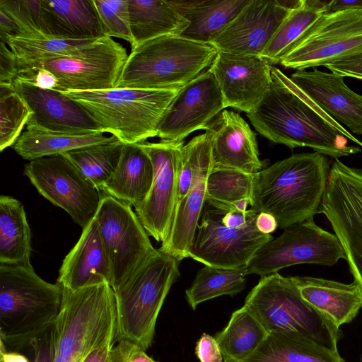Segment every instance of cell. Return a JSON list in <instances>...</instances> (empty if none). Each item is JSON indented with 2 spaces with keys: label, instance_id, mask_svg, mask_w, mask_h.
I'll return each instance as SVG.
<instances>
[{
  "label": "cell",
  "instance_id": "1",
  "mask_svg": "<svg viewBox=\"0 0 362 362\" xmlns=\"http://www.w3.org/2000/svg\"><path fill=\"white\" fill-rule=\"evenodd\" d=\"M272 77L268 92L247 114L260 134L291 149L308 147L335 159L362 151V141L329 117L273 66Z\"/></svg>",
  "mask_w": 362,
  "mask_h": 362
},
{
  "label": "cell",
  "instance_id": "2",
  "mask_svg": "<svg viewBox=\"0 0 362 362\" xmlns=\"http://www.w3.org/2000/svg\"><path fill=\"white\" fill-rule=\"evenodd\" d=\"M323 154L302 153L255 173L251 207L272 215L285 229L320 214L329 174Z\"/></svg>",
  "mask_w": 362,
  "mask_h": 362
},
{
  "label": "cell",
  "instance_id": "3",
  "mask_svg": "<svg viewBox=\"0 0 362 362\" xmlns=\"http://www.w3.org/2000/svg\"><path fill=\"white\" fill-rule=\"evenodd\" d=\"M63 287L41 279L31 264H0V340L21 349L53 326Z\"/></svg>",
  "mask_w": 362,
  "mask_h": 362
},
{
  "label": "cell",
  "instance_id": "4",
  "mask_svg": "<svg viewBox=\"0 0 362 362\" xmlns=\"http://www.w3.org/2000/svg\"><path fill=\"white\" fill-rule=\"evenodd\" d=\"M179 262L157 249L113 288L117 341H129L144 351L151 346L159 313L180 276Z\"/></svg>",
  "mask_w": 362,
  "mask_h": 362
},
{
  "label": "cell",
  "instance_id": "5",
  "mask_svg": "<svg viewBox=\"0 0 362 362\" xmlns=\"http://www.w3.org/2000/svg\"><path fill=\"white\" fill-rule=\"evenodd\" d=\"M217 53L180 36L148 40L132 49L115 88L180 89L210 67Z\"/></svg>",
  "mask_w": 362,
  "mask_h": 362
},
{
  "label": "cell",
  "instance_id": "6",
  "mask_svg": "<svg viewBox=\"0 0 362 362\" xmlns=\"http://www.w3.org/2000/svg\"><path fill=\"white\" fill-rule=\"evenodd\" d=\"M259 211H240L206 198L189 257L221 269L247 267L257 251L273 237L256 226Z\"/></svg>",
  "mask_w": 362,
  "mask_h": 362
},
{
  "label": "cell",
  "instance_id": "7",
  "mask_svg": "<svg viewBox=\"0 0 362 362\" xmlns=\"http://www.w3.org/2000/svg\"><path fill=\"white\" fill-rule=\"evenodd\" d=\"M178 90L114 88L62 93L83 106L104 133L124 144H141L157 136L161 119Z\"/></svg>",
  "mask_w": 362,
  "mask_h": 362
},
{
  "label": "cell",
  "instance_id": "8",
  "mask_svg": "<svg viewBox=\"0 0 362 362\" xmlns=\"http://www.w3.org/2000/svg\"><path fill=\"white\" fill-rule=\"evenodd\" d=\"M53 362H81L93 349L116 339V307L108 283L76 291L63 288L60 313L54 323Z\"/></svg>",
  "mask_w": 362,
  "mask_h": 362
},
{
  "label": "cell",
  "instance_id": "9",
  "mask_svg": "<svg viewBox=\"0 0 362 362\" xmlns=\"http://www.w3.org/2000/svg\"><path fill=\"white\" fill-rule=\"evenodd\" d=\"M244 305L268 333L299 332L338 351L340 329L303 299L291 276L285 277L279 272L262 276L247 296Z\"/></svg>",
  "mask_w": 362,
  "mask_h": 362
},
{
  "label": "cell",
  "instance_id": "10",
  "mask_svg": "<svg viewBox=\"0 0 362 362\" xmlns=\"http://www.w3.org/2000/svg\"><path fill=\"white\" fill-rule=\"evenodd\" d=\"M341 259L346 260V254L337 235L310 218L285 228L280 236L262 245L247 272L263 276L295 264L332 266Z\"/></svg>",
  "mask_w": 362,
  "mask_h": 362
},
{
  "label": "cell",
  "instance_id": "11",
  "mask_svg": "<svg viewBox=\"0 0 362 362\" xmlns=\"http://www.w3.org/2000/svg\"><path fill=\"white\" fill-rule=\"evenodd\" d=\"M95 218L109 262L110 285L116 288L157 249L132 206L112 196L101 194Z\"/></svg>",
  "mask_w": 362,
  "mask_h": 362
},
{
  "label": "cell",
  "instance_id": "12",
  "mask_svg": "<svg viewBox=\"0 0 362 362\" xmlns=\"http://www.w3.org/2000/svg\"><path fill=\"white\" fill-rule=\"evenodd\" d=\"M362 52V9L322 14L279 64L297 71L326 66Z\"/></svg>",
  "mask_w": 362,
  "mask_h": 362
},
{
  "label": "cell",
  "instance_id": "13",
  "mask_svg": "<svg viewBox=\"0 0 362 362\" xmlns=\"http://www.w3.org/2000/svg\"><path fill=\"white\" fill-rule=\"evenodd\" d=\"M23 173L42 197L63 209L82 229L95 218L101 192L64 154L31 160Z\"/></svg>",
  "mask_w": 362,
  "mask_h": 362
},
{
  "label": "cell",
  "instance_id": "14",
  "mask_svg": "<svg viewBox=\"0 0 362 362\" xmlns=\"http://www.w3.org/2000/svg\"><path fill=\"white\" fill-rule=\"evenodd\" d=\"M126 49L104 36L76 54L49 59L23 68L42 67L58 80L60 92L95 91L114 88L128 58Z\"/></svg>",
  "mask_w": 362,
  "mask_h": 362
},
{
  "label": "cell",
  "instance_id": "15",
  "mask_svg": "<svg viewBox=\"0 0 362 362\" xmlns=\"http://www.w3.org/2000/svg\"><path fill=\"white\" fill-rule=\"evenodd\" d=\"M141 145L151 159L154 177L147 197L134 209L148 235L163 243L168 235L176 206L184 141H145Z\"/></svg>",
  "mask_w": 362,
  "mask_h": 362
},
{
  "label": "cell",
  "instance_id": "16",
  "mask_svg": "<svg viewBox=\"0 0 362 362\" xmlns=\"http://www.w3.org/2000/svg\"><path fill=\"white\" fill-rule=\"evenodd\" d=\"M226 107L218 84L209 69L179 89L158 125L161 141H184L207 125Z\"/></svg>",
  "mask_w": 362,
  "mask_h": 362
},
{
  "label": "cell",
  "instance_id": "17",
  "mask_svg": "<svg viewBox=\"0 0 362 362\" xmlns=\"http://www.w3.org/2000/svg\"><path fill=\"white\" fill-rule=\"evenodd\" d=\"M272 66L262 56L218 52L209 69L218 84L226 107L247 114L269 90Z\"/></svg>",
  "mask_w": 362,
  "mask_h": 362
},
{
  "label": "cell",
  "instance_id": "18",
  "mask_svg": "<svg viewBox=\"0 0 362 362\" xmlns=\"http://www.w3.org/2000/svg\"><path fill=\"white\" fill-rule=\"evenodd\" d=\"M291 10L284 0H249L209 45L218 52L262 56Z\"/></svg>",
  "mask_w": 362,
  "mask_h": 362
},
{
  "label": "cell",
  "instance_id": "19",
  "mask_svg": "<svg viewBox=\"0 0 362 362\" xmlns=\"http://www.w3.org/2000/svg\"><path fill=\"white\" fill-rule=\"evenodd\" d=\"M13 84L31 111L25 127L62 133L103 132L83 106L63 93L18 79Z\"/></svg>",
  "mask_w": 362,
  "mask_h": 362
},
{
  "label": "cell",
  "instance_id": "20",
  "mask_svg": "<svg viewBox=\"0 0 362 362\" xmlns=\"http://www.w3.org/2000/svg\"><path fill=\"white\" fill-rule=\"evenodd\" d=\"M344 77L313 68L300 70L290 79L293 83L329 117L362 136V95L351 90Z\"/></svg>",
  "mask_w": 362,
  "mask_h": 362
},
{
  "label": "cell",
  "instance_id": "21",
  "mask_svg": "<svg viewBox=\"0 0 362 362\" xmlns=\"http://www.w3.org/2000/svg\"><path fill=\"white\" fill-rule=\"evenodd\" d=\"M212 134L214 167L235 169L249 174L264 169L260 160L255 132L238 113L221 111L206 127Z\"/></svg>",
  "mask_w": 362,
  "mask_h": 362
},
{
  "label": "cell",
  "instance_id": "22",
  "mask_svg": "<svg viewBox=\"0 0 362 362\" xmlns=\"http://www.w3.org/2000/svg\"><path fill=\"white\" fill-rule=\"evenodd\" d=\"M110 279L109 262L94 218L65 257L57 283L64 288L76 291L103 283L110 284Z\"/></svg>",
  "mask_w": 362,
  "mask_h": 362
},
{
  "label": "cell",
  "instance_id": "23",
  "mask_svg": "<svg viewBox=\"0 0 362 362\" xmlns=\"http://www.w3.org/2000/svg\"><path fill=\"white\" fill-rule=\"evenodd\" d=\"M303 299L335 327L351 322L362 308L358 284H343L313 276H291Z\"/></svg>",
  "mask_w": 362,
  "mask_h": 362
},
{
  "label": "cell",
  "instance_id": "24",
  "mask_svg": "<svg viewBox=\"0 0 362 362\" xmlns=\"http://www.w3.org/2000/svg\"><path fill=\"white\" fill-rule=\"evenodd\" d=\"M42 11L49 37L97 40L105 36L93 0H42Z\"/></svg>",
  "mask_w": 362,
  "mask_h": 362
},
{
  "label": "cell",
  "instance_id": "25",
  "mask_svg": "<svg viewBox=\"0 0 362 362\" xmlns=\"http://www.w3.org/2000/svg\"><path fill=\"white\" fill-rule=\"evenodd\" d=\"M153 177V163L141 144H124L118 166L100 192L136 207L147 197Z\"/></svg>",
  "mask_w": 362,
  "mask_h": 362
},
{
  "label": "cell",
  "instance_id": "26",
  "mask_svg": "<svg viewBox=\"0 0 362 362\" xmlns=\"http://www.w3.org/2000/svg\"><path fill=\"white\" fill-rule=\"evenodd\" d=\"M249 0H171L169 4L189 21L180 37L209 45Z\"/></svg>",
  "mask_w": 362,
  "mask_h": 362
},
{
  "label": "cell",
  "instance_id": "27",
  "mask_svg": "<svg viewBox=\"0 0 362 362\" xmlns=\"http://www.w3.org/2000/svg\"><path fill=\"white\" fill-rule=\"evenodd\" d=\"M243 362H345L338 351L296 332H272Z\"/></svg>",
  "mask_w": 362,
  "mask_h": 362
},
{
  "label": "cell",
  "instance_id": "28",
  "mask_svg": "<svg viewBox=\"0 0 362 362\" xmlns=\"http://www.w3.org/2000/svg\"><path fill=\"white\" fill-rule=\"evenodd\" d=\"M211 168L202 171L175 209L168 235L158 249L179 262L189 257L194 233L206 198V179Z\"/></svg>",
  "mask_w": 362,
  "mask_h": 362
},
{
  "label": "cell",
  "instance_id": "29",
  "mask_svg": "<svg viewBox=\"0 0 362 362\" xmlns=\"http://www.w3.org/2000/svg\"><path fill=\"white\" fill-rule=\"evenodd\" d=\"M132 49L163 36H180L188 27L183 18L165 0H127Z\"/></svg>",
  "mask_w": 362,
  "mask_h": 362
},
{
  "label": "cell",
  "instance_id": "30",
  "mask_svg": "<svg viewBox=\"0 0 362 362\" xmlns=\"http://www.w3.org/2000/svg\"><path fill=\"white\" fill-rule=\"evenodd\" d=\"M104 134L103 132L62 133L25 127L12 147L23 159L31 161L105 143L112 139V135L107 137Z\"/></svg>",
  "mask_w": 362,
  "mask_h": 362
},
{
  "label": "cell",
  "instance_id": "31",
  "mask_svg": "<svg viewBox=\"0 0 362 362\" xmlns=\"http://www.w3.org/2000/svg\"><path fill=\"white\" fill-rule=\"evenodd\" d=\"M31 231L23 205L8 195L0 197V264H30Z\"/></svg>",
  "mask_w": 362,
  "mask_h": 362
},
{
  "label": "cell",
  "instance_id": "32",
  "mask_svg": "<svg viewBox=\"0 0 362 362\" xmlns=\"http://www.w3.org/2000/svg\"><path fill=\"white\" fill-rule=\"evenodd\" d=\"M269 333L245 305L234 311L227 325L214 337L225 362H243L262 344Z\"/></svg>",
  "mask_w": 362,
  "mask_h": 362
},
{
  "label": "cell",
  "instance_id": "33",
  "mask_svg": "<svg viewBox=\"0 0 362 362\" xmlns=\"http://www.w3.org/2000/svg\"><path fill=\"white\" fill-rule=\"evenodd\" d=\"M330 1L302 0L279 26L262 57L279 64L303 33L325 13Z\"/></svg>",
  "mask_w": 362,
  "mask_h": 362
},
{
  "label": "cell",
  "instance_id": "34",
  "mask_svg": "<svg viewBox=\"0 0 362 362\" xmlns=\"http://www.w3.org/2000/svg\"><path fill=\"white\" fill-rule=\"evenodd\" d=\"M123 146L124 143L113 136L109 141L63 154L101 192L118 166Z\"/></svg>",
  "mask_w": 362,
  "mask_h": 362
},
{
  "label": "cell",
  "instance_id": "35",
  "mask_svg": "<svg viewBox=\"0 0 362 362\" xmlns=\"http://www.w3.org/2000/svg\"><path fill=\"white\" fill-rule=\"evenodd\" d=\"M247 275V267L228 269L205 265L185 291L186 300L194 310L209 300L226 295L233 296L245 288Z\"/></svg>",
  "mask_w": 362,
  "mask_h": 362
},
{
  "label": "cell",
  "instance_id": "36",
  "mask_svg": "<svg viewBox=\"0 0 362 362\" xmlns=\"http://www.w3.org/2000/svg\"><path fill=\"white\" fill-rule=\"evenodd\" d=\"M97 40L14 37L9 40L7 45L16 56L18 66L21 68L76 54Z\"/></svg>",
  "mask_w": 362,
  "mask_h": 362
},
{
  "label": "cell",
  "instance_id": "37",
  "mask_svg": "<svg viewBox=\"0 0 362 362\" xmlns=\"http://www.w3.org/2000/svg\"><path fill=\"white\" fill-rule=\"evenodd\" d=\"M254 175L214 166L206 179V199L227 205L244 199L252 203Z\"/></svg>",
  "mask_w": 362,
  "mask_h": 362
},
{
  "label": "cell",
  "instance_id": "38",
  "mask_svg": "<svg viewBox=\"0 0 362 362\" xmlns=\"http://www.w3.org/2000/svg\"><path fill=\"white\" fill-rule=\"evenodd\" d=\"M31 111L13 84H0V151L13 146L26 126Z\"/></svg>",
  "mask_w": 362,
  "mask_h": 362
},
{
  "label": "cell",
  "instance_id": "39",
  "mask_svg": "<svg viewBox=\"0 0 362 362\" xmlns=\"http://www.w3.org/2000/svg\"><path fill=\"white\" fill-rule=\"evenodd\" d=\"M0 10L19 25L25 38L49 37L42 16V0H0Z\"/></svg>",
  "mask_w": 362,
  "mask_h": 362
},
{
  "label": "cell",
  "instance_id": "40",
  "mask_svg": "<svg viewBox=\"0 0 362 362\" xmlns=\"http://www.w3.org/2000/svg\"><path fill=\"white\" fill-rule=\"evenodd\" d=\"M105 36L132 43L127 0H93Z\"/></svg>",
  "mask_w": 362,
  "mask_h": 362
},
{
  "label": "cell",
  "instance_id": "41",
  "mask_svg": "<svg viewBox=\"0 0 362 362\" xmlns=\"http://www.w3.org/2000/svg\"><path fill=\"white\" fill-rule=\"evenodd\" d=\"M111 362H156L136 344L120 340L112 351Z\"/></svg>",
  "mask_w": 362,
  "mask_h": 362
},
{
  "label": "cell",
  "instance_id": "42",
  "mask_svg": "<svg viewBox=\"0 0 362 362\" xmlns=\"http://www.w3.org/2000/svg\"><path fill=\"white\" fill-rule=\"evenodd\" d=\"M54 325L30 344L33 352V362H53L55 344Z\"/></svg>",
  "mask_w": 362,
  "mask_h": 362
},
{
  "label": "cell",
  "instance_id": "43",
  "mask_svg": "<svg viewBox=\"0 0 362 362\" xmlns=\"http://www.w3.org/2000/svg\"><path fill=\"white\" fill-rule=\"evenodd\" d=\"M18 71L16 56L6 44L0 42V84H13Z\"/></svg>",
  "mask_w": 362,
  "mask_h": 362
},
{
  "label": "cell",
  "instance_id": "44",
  "mask_svg": "<svg viewBox=\"0 0 362 362\" xmlns=\"http://www.w3.org/2000/svg\"><path fill=\"white\" fill-rule=\"evenodd\" d=\"M331 72L362 80V52L326 66Z\"/></svg>",
  "mask_w": 362,
  "mask_h": 362
},
{
  "label": "cell",
  "instance_id": "45",
  "mask_svg": "<svg viewBox=\"0 0 362 362\" xmlns=\"http://www.w3.org/2000/svg\"><path fill=\"white\" fill-rule=\"evenodd\" d=\"M195 354L200 362H223L220 346L214 337L203 333L195 346Z\"/></svg>",
  "mask_w": 362,
  "mask_h": 362
},
{
  "label": "cell",
  "instance_id": "46",
  "mask_svg": "<svg viewBox=\"0 0 362 362\" xmlns=\"http://www.w3.org/2000/svg\"><path fill=\"white\" fill-rule=\"evenodd\" d=\"M14 37H25V33L13 18L0 10V42L7 45Z\"/></svg>",
  "mask_w": 362,
  "mask_h": 362
},
{
  "label": "cell",
  "instance_id": "47",
  "mask_svg": "<svg viewBox=\"0 0 362 362\" xmlns=\"http://www.w3.org/2000/svg\"><path fill=\"white\" fill-rule=\"evenodd\" d=\"M115 339H110L93 349L81 362H111L112 351Z\"/></svg>",
  "mask_w": 362,
  "mask_h": 362
},
{
  "label": "cell",
  "instance_id": "48",
  "mask_svg": "<svg viewBox=\"0 0 362 362\" xmlns=\"http://www.w3.org/2000/svg\"><path fill=\"white\" fill-rule=\"evenodd\" d=\"M257 229L265 234H270L278 227L276 218L271 214L259 212L256 219Z\"/></svg>",
  "mask_w": 362,
  "mask_h": 362
},
{
  "label": "cell",
  "instance_id": "49",
  "mask_svg": "<svg viewBox=\"0 0 362 362\" xmlns=\"http://www.w3.org/2000/svg\"><path fill=\"white\" fill-rule=\"evenodd\" d=\"M351 9H362V0L345 1L332 0L330 1L327 12H337Z\"/></svg>",
  "mask_w": 362,
  "mask_h": 362
},
{
  "label": "cell",
  "instance_id": "50",
  "mask_svg": "<svg viewBox=\"0 0 362 362\" xmlns=\"http://www.w3.org/2000/svg\"><path fill=\"white\" fill-rule=\"evenodd\" d=\"M0 355L1 362H30L27 357L17 351H8L2 341H1Z\"/></svg>",
  "mask_w": 362,
  "mask_h": 362
},
{
  "label": "cell",
  "instance_id": "51",
  "mask_svg": "<svg viewBox=\"0 0 362 362\" xmlns=\"http://www.w3.org/2000/svg\"><path fill=\"white\" fill-rule=\"evenodd\" d=\"M251 204V201L248 199H241L235 202L232 206L237 210L245 212L247 211L248 205Z\"/></svg>",
  "mask_w": 362,
  "mask_h": 362
}]
</instances>
